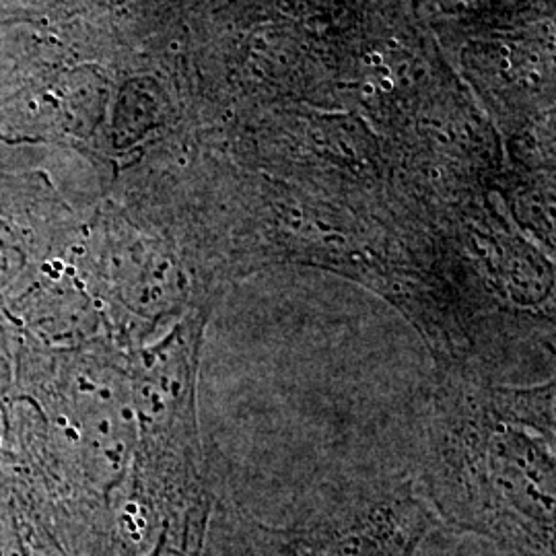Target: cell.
Listing matches in <instances>:
<instances>
[{
  "instance_id": "obj_3",
  "label": "cell",
  "mask_w": 556,
  "mask_h": 556,
  "mask_svg": "<svg viewBox=\"0 0 556 556\" xmlns=\"http://www.w3.org/2000/svg\"><path fill=\"white\" fill-rule=\"evenodd\" d=\"M202 556H303V553L287 528L262 523L241 509L236 498L220 497L208 516Z\"/></svg>"
},
{
  "instance_id": "obj_2",
  "label": "cell",
  "mask_w": 556,
  "mask_h": 556,
  "mask_svg": "<svg viewBox=\"0 0 556 556\" xmlns=\"http://www.w3.org/2000/svg\"><path fill=\"white\" fill-rule=\"evenodd\" d=\"M438 517L413 478H353L319 489L289 534L303 556H417Z\"/></svg>"
},
{
  "instance_id": "obj_1",
  "label": "cell",
  "mask_w": 556,
  "mask_h": 556,
  "mask_svg": "<svg viewBox=\"0 0 556 556\" xmlns=\"http://www.w3.org/2000/svg\"><path fill=\"white\" fill-rule=\"evenodd\" d=\"M555 386L516 390L439 363L418 495L438 521L517 555L555 556Z\"/></svg>"
}]
</instances>
